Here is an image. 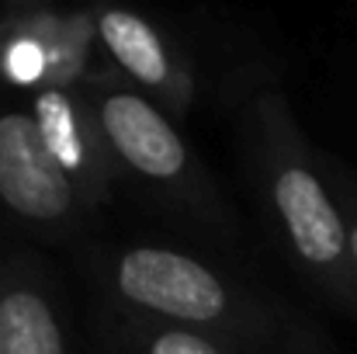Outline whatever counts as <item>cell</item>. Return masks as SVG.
I'll list each match as a JSON object with an SVG mask.
<instances>
[{"instance_id": "6da1fadb", "label": "cell", "mask_w": 357, "mask_h": 354, "mask_svg": "<svg viewBox=\"0 0 357 354\" xmlns=\"http://www.w3.org/2000/svg\"><path fill=\"white\" fill-rule=\"evenodd\" d=\"M119 285L132 302L177 320H215L226 306V292L215 274L174 250L142 246L125 253Z\"/></svg>"}, {"instance_id": "7a4b0ae2", "label": "cell", "mask_w": 357, "mask_h": 354, "mask_svg": "<svg viewBox=\"0 0 357 354\" xmlns=\"http://www.w3.org/2000/svg\"><path fill=\"white\" fill-rule=\"evenodd\" d=\"M0 198L28 219H59L70 209V174L49 153L38 121L21 112L0 118Z\"/></svg>"}, {"instance_id": "3957f363", "label": "cell", "mask_w": 357, "mask_h": 354, "mask_svg": "<svg viewBox=\"0 0 357 354\" xmlns=\"http://www.w3.org/2000/svg\"><path fill=\"white\" fill-rule=\"evenodd\" d=\"M101 118H105L108 139L135 170H142L149 177H174L184 167L181 139L146 101H139L132 94L108 98Z\"/></svg>"}, {"instance_id": "277c9868", "label": "cell", "mask_w": 357, "mask_h": 354, "mask_svg": "<svg viewBox=\"0 0 357 354\" xmlns=\"http://www.w3.org/2000/svg\"><path fill=\"white\" fill-rule=\"evenodd\" d=\"M274 198H278V209L288 223V233L295 239V246L302 250V257H309L316 264L340 257L344 223H340L337 209L330 205L323 184L309 170H302V167L284 170L278 177Z\"/></svg>"}, {"instance_id": "5b68a950", "label": "cell", "mask_w": 357, "mask_h": 354, "mask_svg": "<svg viewBox=\"0 0 357 354\" xmlns=\"http://www.w3.org/2000/svg\"><path fill=\"white\" fill-rule=\"evenodd\" d=\"M0 354H63L49 306L31 292H10L0 302Z\"/></svg>"}, {"instance_id": "8992f818", "label": "cell", "mask_w": 357, "mask_h": 354, "mask_svg": "<svg viewBox=\"0 0 357 354\" xmlns=\"http://www.w3.org/2000/svg\"><path fill=\"white\" fill-rule=\"evenodd\" d=\"M101 38L112 49V56L139 80H146V84L167 80V52H163L156 31L142 17L125 14V10H108L101 17Z\"/></svg>"}, {"instance_id": "52a82bcc", "label": "cell", "mask_w": 357, "mask_h": 354, "mask_svg": "<svg viewBox=\"0 0 357 354\" xmlns=\"http://www.w3.org/2000/svg\"><path fill=\"white\" fill-rule=\"evenodd\" d=\"M35 121L38 132L49 146V153L56 156V163L66 174L84 170V139L77 132V118H73V105L66 101V94L59 91H42L35 101Z\"/></svg>"}, {"instance_id": "ba28073f", "label": "cell", "mask_w": 357, "mask_h": 354, "mask_svg": "<svg viewBox=\"0 0 357 354\" xmlns=\"http://www.w3.org/2000/svg\"><path fill=\"white\" fill-rule=\"evenodd\" d=\"M149 354H215V348H212L208 341L195 337V334H181V330H174V334H163V337L153 344V351Z\"/></svg>"}, {"instance_id": "9c48e42d", "label": "cell", "mask_w": 357, "mask_h": 354, "mask_svg": "<svg viewBox=\"0 0 357 354\" xmlns=\"http://www.w3.org/2000/svg\"><path fill=\"white\" fill-rule=\"evenodd\" d=\"M351 250H354V257H357V230H354V236H351Z\"/></svg>"}]
</instances>
